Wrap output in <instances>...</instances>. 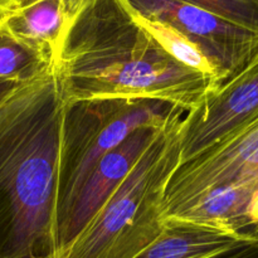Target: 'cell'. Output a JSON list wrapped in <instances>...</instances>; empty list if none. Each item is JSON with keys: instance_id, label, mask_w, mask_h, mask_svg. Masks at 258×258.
<instances>
[{"instance_id": "5bb4252c", "label": "cell", "mask_w": 258, "mask_h": 258, "mask_svg": "<svg viewBox=\"0 0 258 258\" xmlns=\"http://www.w3.org/2000/svg\"><path fill=\"white\" fill-rule=\"evenodd\" d=\"M258 33V0H183Z\"/></svg>"}, {"instance_id": "8fae6325", "label": "cell", "mask_w": 258, "mask_h": 258, "mask_svg": "<svg viewBox=\"0 0 258 258\" xmlns=\"http://www.w3.org/2000/svg\"><path fill=\"white\" fill-rule=\"evenodd\" d=\"M243 241L256 239L218 227L166 221L163 233L135 258H208Z\"/></svg>"}, {"instance_id": "52a82bcc", "label": "cell", "mask_w": 258, "mask_h": 258, "mask_svg": "<svg viewBox=\"0 0 258 258\" xmlns=\"http://www.w3.org/2000/svg\"><path fill=\"white\" fill-rule=\"evenodd\" d=\"M258 117V54L181 121V165Z\"/></svg>"}, {"instance_id": "4fadbf2b", "label": "cell", "mask_w": 258, "mask_h": 258, "mask_svg": "<svg viewBox=\"0 0 258 258\" xmlns=\"http://www.w3.org/2000/svg\"><path fill=\"white\" fill-rule=\"evenodd\" d=\"M55 64L42 53L23 44L0 27V82H29Z\"/></svg>"}, {"instance_id": "ac0fdd59", "label": "cell", "mask_w": 258, "mask_h": 258, "mask_svg": "<svg viewBox=\"0 0 258 258\" xmlns=\"http://www.w3.org/2000/svg\"><path fill=\"white\" fill-rule=\"evenodd\" d=\"M18 0H0V23L13 12Z\"/></svg>"}, {"instance_id": "ba28073f", "label": "cell", "mask_w": 258, "mask_h": 258, "mask_svg": "<svg viewBox=\"0 0 258 258\" xmlns=\"http://www.w3.org/2000/svg\"><path fill=\"white\" fill-rule=\"evenodd\" d=\"M158 130L150 127L136 130L96 164L81 186L71 209L60 222V249L81 231L110 194L127 176L141 154L153 141Z\"/></svg>"}, {"instance_id": "9c48e42d", "label": "cell", "mask_w": 258, "mask_h": 258, "mask_svg": "<svg viewBox=\"0 0 258 258\" xmlns=\"http://www.w3.org/2000/svg\"><path fill=\"white\" fill-rule=\"evenodd\" d=\"M0 27L57 64L67 33L63 0H27Z\"/></svg>"}, {"instance_id": "6da1fadb", "label": "cell", "mask_w": 258, "mask_h": 258, "mask_svg": "<svg viewBox=\"0 0 258 258\" xmlns=\"http://www.w3.org/2000/svg\"><path fill=\"white\" fill-rule=\"evenodd\" d=\"M70 111L57 64L0 105V258H58Z\"/></svg>"}, {"instance_id": "d6986e66", "label": "cell", "mask_w": 258, "mask_h": 258, "mask_svg": "<svg viewBox=\"0 0 258 258\" xmlns=\"http://www.w3.org/2000/svg\"><path fill=\"white\" fill-rule=\"evenodd\" d=\"M19 85H15V83H9V82H0V105L3 103V101L10 95V93L14 91V88Z\"/></svg>"}, {"instance_id": "7c38bea8", "label": "cell", "mask_w": 258, "mask_h": 258, "mask_svg": "<svg viewBox=\"0 0 258 258\" xmlns=\"http://www.w3.org/2000/svg\"><path fill=\"white\" fill-rule=\"evenodd\" d=\"M128 5V4H127ZM135 22L170 55L176 62L181 63L185 67L206 76L213 80L217 85L221 86L224 82L217 66L212 62L203 48L197 44L188 37L181 34L176 29L171 28L165 23L151 20L143 17L128 5Z\"/></svg>"}, {"instance_id": "277c9868", "label": "cell", "mask_w": 258, "mask_h": 258, "mask_svg": "<svg viewBox=\"0 0 258 258\" xmlns=\"http://www.w3.org/2000/svg\"><path fill=\"white\" fill-rule=\"evenodd\" d=\"M173 108L160 101H105L71 107L59 224L96 164L136 130L163 127Z\"/></svg>"}, {"instance_id": "7a4b0ae2", "label": "cell", "mask_w": 258, "mask_h": 258, "mask_svg": "<svg viewBox=\"0 0 258 258\" xmlns=\"http://www.w3.org/2000/svg\"><path fill=\"white\" fill-rule=\"evenodd\" d=\"M71 107L105 101H160L193 110L219 85L170 57L134 19L125 0H87L58 59Z\"/></svg>"}, {"instance_id": "3957f363", "label": "cell", "mask_w": 258, "mask_h": 258, "mask_svg": "<svg viewBox=\"0 0 258 258\" xmlns=\"http://www.w3.org/2000/svg\"><path fill=\"white\" fill-rule=\"evenodd\" d=\"M174 107L135 165L58 258H135L165 229L164 199L181 165V121Z\"/></svg>"}, {"instance_id": "9a60e30c", "label": "cell", "mask_w": 258, "mask_h": 258, "mask_svg": "<svg viewBox=\"0 0 258 258\" xmlns=\"http://www.w3.org/2000/svg\"><path fill=\"white\" fill-rule=\"evenodd\" d=\"M208 258H258V241H243Z\"/></svg>"}, {"instance_id": "e0dca14e", "label": "cell", "mask_w": 258, "mask_h": 258, "mask_svg": "<svg viewBox=\"0 0 258 258\" xmlns=\"http://www.w3.org/2000/svg\"><path fill=\"white\" fill-rule=\"evenodd\" d=\"M25 2H27V0H18L17 4H15V8L13 10L17 9L18 7H20V5ZM86 2H87V0H63V8H64L66 20H67V30L68 28H70V25L72 24L73 20H75V18L78 15V13L81 12L83 5L86 4ZM66 34H67V33H66Z\"/></svg>"}, {"instance_id": "8992f818", "label": "cell", "mask_w": 258, "mask_h": 258, "mask_svg": "<svg viewBox=\"0 0 258 258\" xmlns=\"http://www.w3.org/2000/svg\"><path fill=\"white\" fill-rule=\"evenodd\" d=\"M258 176V117L175 171L164 199V221L212 189Z\"/></svg>"}, {"instance_id": "2e32d148", "label": "cell", "mask_w": 258, "mask_h": 258, "mask_svg": "<svg viewBox=\"0 0 258 258\" xmlns=\"http://www.w3.org/2000/svg\"><path fill=\"white\" fill-rule=\"evenodd\" d=\"M244 236L258 241V191L254 194L244 222Z\"/></svg>"}, {"instance_id": "30bf717a", "label": "cell", "mask_w": 258, "mask_h": 258, "mask_svg": "<svg viewBox=\"0 0 258 258\" xmlns=\"http://www.w3.org/2000/svg\"><path fill=\"white\" fill-rule=\"evenodd\" d=\"M257 191L258 176L226 184L203 194L175 216L166 218L165 222L178 221L218 227L244 236L247 212Z\"/></svg>"}, {"instance_id": "5b68a950", "label": "cell", "mask_w": 258, "mask_h": 258, "mask_svg": "<svg viewBox=\"0 0 258 258\" xmlns=\"http://www.w3.org/2000/svg\"><path fill=\"white\" fill-rule=\"evenodd\" d=\"M135 12L165 23L203 48L224 82L258 54V33L183 0H125Z\"/></svg>"}]
</instances>
